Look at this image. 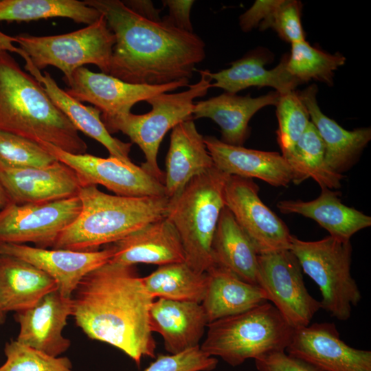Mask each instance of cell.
<instances>
[{"label":"cell","instance_id":"obj_44","mask_svg":"<svg viewBox=\"0 0 371 371\" xmlns=\"http://www.w3.org/2000/svg\"><path fill=\"white\" fill-rule=\"evenodd\" d=\"M12 43V36H8L0 31V50L12 52L14 47Z\"/></svg>","mask_w":371,"mask_h":371},{"label":"cell","instance_id":"obj_19","mask_svg":"<svg viewBox=\"0 0 371 371\" xmlns=\"http://www.w3.org/2000/svg\"><path fill=\"white\" fill-rule=\"evenodd\" d=\"M204 142L214 167L228 175L256 178L277 187L293 181V170L279 153L232 146L210 135Z\"/></svg>","mask_w":371,"mask_h":371},{"label":"cell","instance_id":"obj_25","mask_svg":"<svg viewBox=\"0 0 371 371\" xmlns=\"http://www.w3.org/2000/svg\"><path fill=\"white\" fill-rule=\"evenodd\" d=\"M279 97L276 91L256 98L225 92L194 104L192 119H211L221 128L222 142L243 146L249 135L251 118L261 109L276 106Z\"/></svg>","mask_w":371,"mask_h":371},{"label":"cell","instance_id":"obj_8","mask_svg":"<svg viewBox=\"0 0 371 371\" xmlns=\"http://www.w3.org/2000/svg\"><path fill=\"white\" fill-rule=\"evenodd\" d=\"M302 271L317 285L322 308L338 320H348L353 306L361 299L350 268V240L331 236L315 241L302 240L292 235L289 249Z\"/></svg>","mask_w":371,"mask_h":371},{"label":"cell","instance_id":"obj_34","mask_svg":"<svg viewBox=\"0 0 371 371\" xmlns=\"http://www.w3.org/2000/svg\"><path fill=\"white\" fill-rule=\"evenodd\" d=\"M345 62L341 54L324 52L304 41L291 44L286 69L302 84L316 80L331 86L335 71Z\"/></svg>","mask_w":371,"mask_h":371},{"label":"cell","instance_id":"obj_33","mask_svg":"<svg viewBox=\"0 0 371 371\" xmlns=\"http://www.w3.org/2000/svg\"><path fill=\"white\" fill-rule=\"evenodd\" d=\"M101 16L95 8L78 0H0V21H30L54 17L92 24Z\"/></svg>","mask_w":371,"mask_h":371},{"label":"cell","instance_id":"obj_12","mask_svg":"<svg viewBox=\"0 0 371 371\" xmlns=\"http://www.w3.org/2000/svg\"><path fill=\"white\" fill-rule=\"evenodd\" d=\"M39 144L58 161L71 168L83 186L101 185L123 196H166L163 183L132 161L111 156L102 158L87 153L72 154L46 142Z\"/></svg>","mask_w":371,"mask_h":371},{"label":"cell","instance_id":"obj_32","mask_svg":"<svg viewBox=\"0 0 371 371\" xmlns=\"http://www.w3.org/2000/svg\"><path fill=\"white\" fill-rule=\"evenodd\" d=\"M282 156L293 170L295 184L312 178L321 188L333 190L341 187L344 176L327 166L324 142L311 121L293 148Z\"/></svg>","mask_w":371,"mask_h":371},{"label":"cell","instance_id":"obj_10","mask_svg":"<svg viewBox=\"0 0 371 371\" xmlns=\"http://www.w3.org/2000/svg\"><path fill=\"white\" fill-rule=\"evenodd\" d=\"M256 284L294 329L308 326L322 308L306 289L300 265L289 249L258 254Z\"/></svg>","mask_w":371,"mask_h":371},{"label":"cell","instance_id":"obj_36","mask_svg":"<svg viewBox=\"0 0 371 371\" xmlns=\"http://www.w3.org/2000/svg\"><path fill=\"white\" fill-rule=\"evenodd\" d=\"M277 138L282 155L288 153L308 128L310 115L295 90L280 94L276 105Z\"/></svg>","mask_w":371,"mask_h":371},{"label":"cell","instance_id":"obj_18","mask_svg":"<svg viewBox=\"0 0 371 371\" xmlns=\"http://www.w3.org/2000/svg\"><path fill=\"white\" fill-rule=\"evenodd\" d=\"M71 298H66L58 290L44 295L32 307L16 313L19 324L16 341L58 357L71 346L69 339L63 335L67 318L71 316Z\"/></svg>","mask_w":371,"mask_h":371},{"label":"cell","instance_id":"obj_24","mask_svg":"<svg viewBox=\"0 0 371 371\" xmlns=\"http://www.w3.org/2000/svg\"><path fill=\"white\" fill-rule=\"evenodd\" d=\"M15 53L25 61V69L41 84L55 105L65 115L79 131L100 143L113 157L125 161H132L129 153L132 143L124 142L113 137L102 122L101 111L93 106H87L75 100L60 88L47 71L44 75L36 68L28 56L19 47Z\"/></svg>","mask_w":371,"mask_h":371},{"label":"cell","instance_id":"obj_3","mask_svg":"<svg viewBox=\"0 0 371 371\" xmlns=\"http://www.w3.org/2000/svg\"><path fill=\"white\" fill-rule=\"evenodd\" d=\"M0 130L65 152L84 154L86 142L45 88L16 60L0 50Z\"/></svg>","mask_w":371,"mask_h":371},{"label":"cell","instance_id":"obj_23","mask_svg":"<svg viewBox=\"0 0 371 371\" xmlns=\"http://www.w3.org/2000/svg\"><path fill=\"white\" fill-rule=\"evenodd\" d=\"M317 90L315 85H311L297 93L324 142L327 166L333 172L342 175L356 163L370 141L371 129L348 131L326 116L317 103Z\"/></svg>","mask_w":371,"mask_h":371},{"label":"cell","instance_id":"obj_6","mask_svg":"<svg viewBox=\"0 0 371 371\" xmlns=\"http://www.w3.org/2000/svg\"><path fill=\"white\" fill-rule=\"evenodd\" d=\"M201 349L235 367L274 352L286 351L294 328L269 302L210 322Z\"/></svg>","mask_w":371,"mask_h":371},{"label":"cell","instance_id":"obj_7","mask_svg":"<svg viewBox=\"0 0 371 371\" xmlns=\"http://www.w3.org/2000/svg\"><path fill=\"white\" fill-rule=\"evenodd\" d=\"M200 80L188 85L184 91L157 94L146 102L151 110L144 114L128 115L103 121L110 133L121 131L136 144L145 156L140 166L148 174L163 183L164 172L159 168L157 155L164 136L179 123L192 119L194 100L207 94L211 88L210 70H199Z\"/></svg>","mask_w":371,"mask_h":371},{"label":"cell","instance_id":"obj_22","mask_svg":"<svg viewBox=\"0 0 371 371\" xmlns=\"http://www.w3.org/2000/svg\"><path fill=\"white\" fill-rule=\"evenodd\" d=\"M214 167L204 137L193 119L183 121L172 129L166 158L164 186L166 196H177L195 177Z\"/></svg>","mask_w":371,"mask_h":371},{"label":"cell","instance_id":"obj_30","mask_svg":"<svg viewBox=\"0 0 371 371\" xmlns=\"http://www.w3.org/2000/svg\"><path fill=\"white\" fill-rule=\"evenodd\" d=\"M214 265L240 279L256 284L258 253L249 238L225 206L220 214L212 243Z\"/></svg>","mask_w":371,"mask_h":371},{"label":"cell","instance_id":"obj_37","mask_svg":"<svg viewBox=\"0 0 371 371\" xmlns=\"http://www.w3.org/2000/svg\"><path fill=\"white\" fill-rule=\"evenodd\" d=\"M5 362L0 371H74L68 357H54L16 340L4 347Z\"/></svg>","mask_w":371,"mask_h":371},{"label":"cell","instance_id":"obj_29","mask_svg":"<svg viewBox=\"0 0 371 371\" xmlns=\"http://www.w3.org/2000/svg\"><path fill=\"white\" fill-rule=\"evenodd\" d=\"M207 286L201 305L208 324L235 315L268 302L264 291L221 267L207 272Z\"/></svg>","mask_w":371,"mask_h":371},{"label":"cell","instance_id":"obj_41","mask_svg":"<svg viewBox=\"0 0 371 371\" xmlns=\"http://www.w3.org/2000/svg\"><path fill=\"white\" fill-rule=\"evenodd\" d=\"M193 0H164L162 3L168 8V14L161 19L183 31L193 32L190 11Z\"/></svg>","mask_w":371,"mask_h":371},{"label":"cell","instance_id":"obj_9","mask_svg":"<svg viewBox=\"0 0 371 371\" xmlns=\"http://www.w3.org/2000/svg\"><path fill=\"white\" fill-rule=\"evenodd\" d=\"M12 41L28 56L38 70L47 66L59 69L67 83L84 65L97 66L109 74L115 37L103 15L94 23L70 33L54 36L20 34Z\"/></svg>","mask_w":371,"mask_h":371},{"label":"cell","instance_id":"obj_2","mask_svg":"<svg viewBox=\"0 0 371 371\" xmlns=\"http://www.w3.org/2000/svg\"><path fill=\"white\" fill-rule=\"evenodd\" d=\"M71 298V316L90 339L121 350L137 366L155 357L149 324L155 299L134 266L107 262L85 275Z\"/></svg>","mask_w":371,"mask_h":371},{"label":"cell","instance_id":"obj_27","mask_svg":"<svg viewBox=\"0 0 371 371\" xmlns=\"http://www.w3.org/2000/svg\"><path fill=\"white\" fill-rule=\"evenodd\" d=\"M319 196L309 201H280L276 206L282 214H298L316 221L330 236L350 240L357 232L371 225V217L343 204L340 192L321 188Z\"/></svg>","mask_w":371,"mask_h":371},{"label":"cell","instance_id":"obj_45","mask_svg":"<svg viewBox=\"0 0 371 371\" xmlns=\"http://www.w3.org/2000/svg\"><path fill=\"white\" fill-rule=\"evenodd\" d=\"M9 203L8 195L0 181V210L3 208Z\"/></svg>","mask_w":371,"mask_h":371},{"label":"cell","instance_id":"obj_15","mask_svg":"<svg viewBox=\"0 0 371 371\" xmlns=\"http://www.w3.org/2000/svg\"><path fill=\"white\" fill-rule=\"evenodd\" d=\"M286 352L318 371H371V351L346 344L333 323L295 329Z\"/></svg>","mask_w":371,"mask_h":371},{"label":"cell","instance_id":"obj_11","mask_svg":"<svg viewBox=\"0 0 371 371\" xmlns=\"http://www.w3.org/2000/svg\"><path fill=\"white\" fill-rule=\"evenodd\" d=\"M81 210L78 196L42 203H8L0 210V243L53 247Z\"/></svg>","mask_w":371,"mask_h":371},{"label":"cell","instance_id":"obj_39","mask_svg":"<svg viewBox=\"0 0 371 371\" xmlns=\"http://www.w3.org/2000/svg\"><path fill=\"white\" fill-rule=\"evenodd\" d=\"M217 364L216 357L197 346L177 354L160 355L144 371H211Z\"/></svg>","mask_w":371,"mask_h":371},{"label":"cell","instance_id":"obj_21","mask_svg":"<svg viewBox=\"0 0 371 371\" xmlns=\"http://www.w3.org/2000/svg\"><path fill=\"white\" fill-rule=\"evenodd\" d=\"M149 324L161 336L165 349L177 354L199 346L208 321L201 304L158 298L151 304Z\"/></svg>","mask_w":371,"mask_h":371},{"label":"cell","instance_id":"obj_38","mask_svg":"<svg viewBox=\"0 0 371 371\" xmlns=\"http://www.w3.org/2000/svg\"><path fill=\"white\" fill-rule=\"evenodd\" d=\"M302 10L300 1L278 0L258 27L262 31L272 29L281 39L291 44L306 41L301 23Z\"/></svg>","mask_w":371,"mask_h":371},{"label":"cell","instance_id":"obj_46","mask_svg":"<svg viewBox=\"0 0 371 371\" xmlns=\"http://www.w3.org/2000/svg\"><path fill=\"white\" fill-rule=\"evenodd\" d=\"M5 316H6V313L2 310L0 305V325H2L4 324L5 321Z\"/></svg>","mask_w":371,"mask_h":371},{"label":"cell","instance_id":"obj_13","mask_svg":"<svg viewBox=\"0 0 371 371\" xmlns=\"http://www.w3.org/2000/svg\"><path fill=\"white\" fill-rule=\"evenodd\" d=\"M251 179L229 175L225 186V206L251 240L258 254L290 249L292 234L285 223L259 196Z\"/></svg>","mask_w":371,"mask_h":371},{"label":"cell","instance_id":"obj_43","mask_svg":"<svg viewBox=\"0 0 371 371\" xmlns=\"http://www.w3.org/2000/svg\"><path fill=\"white\" fill-rule=\"evenodd\" d=\"M126 6L139 16L153 22H160V9L154 6L150 0H126L122 1Z\"/></svg>","mask_w":371,"mask_h":371},{"label":"cell","instance_id":"obj_5","mask_svg":"<svg viewBox=\"0 0 371 371\" xmlns=\"http://www.w3.org/2000/svg\"><path fill=\"white\" fill-rule=\"evenodd\" d=\"M228 176L214 166L169 199L166 218L179 234L186 262L199 273H206L214 266L212 243L225 207L224 190Z\"/></svg>","mask_w":371,"mask_h":371},{"label":"cell","instance_id":"obj_31","mask_svg":"<svg viewBox=\"0 0 371 371\" xmlns=\"http://www.w3.org/2000/svg\"><path fill=\"white\" fill-rule=\"evenodd\" d=\"M142 280L149 295L201 304L207 286V273H199L186 261L159 266Z\"/></svg>","mask_w":371,"mask_h":371},{"label":"cell","instance_id":"obj_28","mask_svg":"<svg viewBox=\"0 0 371 371\" xmlns=\"http://www.w3.org/2000/svg\"><path fill=\"white\" fill-rule=\"evenodd\" d=\"M56 290L55 280L42 270L20 258L0 255V305L5 313L28 309Z\"/></svg>","mask_w":371,"mask_h":371},{"label":"cell","instance_id":"obj_1","mask_svg":"<svg viewBox=\"0 0 371 371\" xmlns=\"http://www.w3.org/2000/svg\"><path fill=\"white\" fill-rule=\"evenodd\" d=\"M105 18L115 37L109 75L124 82L160 85L188 80L205 57L197 34L161 19L153 22L120 0H85Z\"/></svg>","mask_w":371,"mask_h":371},{"label":"cell","instance_id":"obj_17","mask_svg":"<svg viewBox=\"0 0 371 371\" xmlns=\"http://www.w3.org/2000/svg\"><path fill=\"white\" fill-rule=\"evenodd\" d=\"M10 203L22 205L56 201L78 196L82 183L76 172L56 161L44 167L0 171Z\"/></svg>","mask_w":371,"mask_h":371},{"label":"cell","instance_id":"obj_20","mask_svg":"<svg viewBox=\"0 0 371 371\" xmlns=\"http://www.w3.org/2000/svg\"><path fill=\"white\" fill-rule=\"evenodd\" d=\"M110 262L126 266L151 264L159 266L186 261L179 234L166 218L152 222L111 244Z\"/></svg>","mask_w":371,"mask_h":371},{"label":"cell","instance_id":"obj_42","mask_svg":"<svg viewBox=\"0 0 371 371\" xmlns=\"http://www.w3.org/2000/svg\"><path fill=\"white\" fill-rule=\"evenodd\" d=\"M277 1L278 0H256L250 8L239 16V25L242 31L247 32L258 27Z\"/></svg>","mask_w":371,"mask_h":371},{"label":"cell","instance_id":"obj_35","mask_svg":"<svg viewBox=\"0 0 371 371\" xmlns=\"http://www.w3.org/2000/svg\"><path fill=\"white\" fill-rule=\"evenodd\" d=\"M56 161L37 142L0 130V171L44 167Z\"/></svg>","mask_w":371,"mask_h":371},{"label":"cell","instance_id":"obj_26","mask_svg":"<svg viewBox=\"0 0 371 371\" xmlns=\"http://www.w3.org/2000/svg\"><path fill=\"white\" fill-rule=\"evenodd\" d=\"M289 54H285L280 62L272 69H267L265 65L271 58L269 52L257 49L230 63L231 66L209 75L214 80L211 87L221 88L227 93L236 94L250 87H269L280 94L294 91L302 83L286 69Z\"/></svg>","mask_w":371,"mask_h":371},{"label":"cell","instance_id":"obj_16","mask_svg":"<svg viewBox=\"0 0 371 371\" xmlns=\"http://www.w3.org/2000/svg\"><path fill=\"white\" fill-rule=\"evenodd\" d=\"M113 254L111 245L102 250L79 251L0 243V255L20 258L42 270L55 280L58 291L66 298L71 297L85 275L109 262Z\"/></svg>","mask_w":371,"mask_h":371},{"label":"cell","instance_id":"obj_14","mask_svg":"<svg viewBox=\"0 0 371 371\" xmlns=\"http://www.w3.org/2000/svg\"><path fill=\"white\" fill-rule=\"evenodd\" d=\"M188 80L183 79L160 85L132 84L81 67L72 74L65 91L80 102L93 104L101 111L103 122L128 115L136 103L188 86Z\"/></svg>","mask_w":371,"mask_h":371},{"label":"cell","instance_id":"obj_4","mask_svg":"<svg viewBox=\"0 0 371 371\" xmlns=\"http://www.w3.org/2000/svg\"><path fill=\"white\" fill-rule=\"evenodd\" d=\"M81 210L65 229L52 249L97 251L113 244L146 225L166 218L167 196L131 197L112 195L96 186L82 187L78 194Z\"/></svg>","mask_w":371,"mask_h":371},{"label":"cell","instance_id":"obj_40","mask_svg":"<svg viewBox=\"0 0 371 371\" xmlns=\"http://www.w3.org/2000/svg\"><path fill=\"white\" fill-rule=\"evenodd\" d=\"M258 371H318L305 361L286 351L274 352L255 359Z\"/></svg>","mask_w":371,"mask_h":371}]
</instances>
